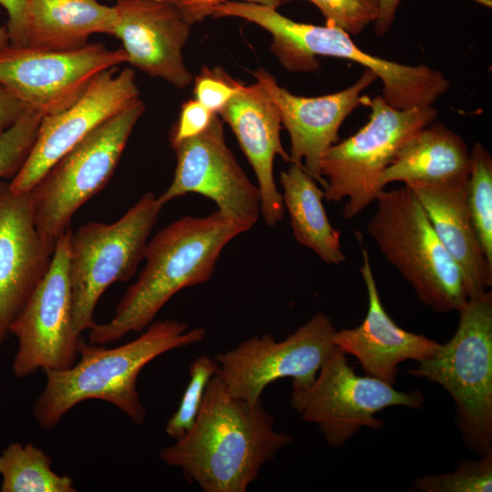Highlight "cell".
Listing matches in <instances>:
<instances>
[{"instance_id": "obj_1", "label": "cell", "mask_w": 492, "mask_h": 492, "mask_svg": "<svg viewBox=\"0 0 492 492\" xmlns=\"http://www.w3.org/2000/svg\"><path fill=\"white\" fill-rule=\"evenodd\" d=\"M273 425L261 401L232 396L216 374L192 427L159 456L204 492H245L263 465L292 443V436Z\"/></svg>"}, {"instance_id": "obj_2", "label": "cell", "mask_w": 492, "mask_h": 492, "mask_svg": "<svg viewBox=\"0 0 492 492\" xmlns=\"http://www.w3.org/2000/svg\"><path fill=\"white\" fill-rule=\"evenodd\" d=\"M251 228L220 210L185 216L160 230L146 246L145 266L119 301L114 316L89 329L90 343L103 345L144 331L180 290L208 282L225 246Z\"/></svg>"}, {"instance_id": "obj_3", "label": "cell", "mask_w": 492, "mask_h": 492, "mask_svg": "<svg viewBox=\"0 0 492 492\" xmlns=\"http://www.w3.org/2000/svg\"><path fill=\"white\" fill-rule=\"evenodd\" d=\"M203 328L189 329L177 320L152 322L136 339L106 348L80 339L78 359L70 367L46 370V384L33 405L38 425L49 430L75 405L88 399L108 402L136 425L146 420L137 388L144 366L159 355L203 341Z\"/></svg>"}, {"instance_id": "obj_4", "label": "cell", "mask_w": 492, "mask_h": 492, "mask_svg": "<svg viewBox=\"0 0 492 492\" xmlns=\"http://www.w3.org/2000/svg\"><path fill=\"white\" fill-rule=\"evenodd\" d=\"M245 18L272 35L271 49L288 71L318 69L317 56L352 60L381 78L382 97L396 109L430 107L450 86L441 72L426 66L403 65L364 52L347 32L333 25L295 22L276 8L256 4L247 7Z\"/></svg>"}, {"instance_id": "obj_5", "label": "cell", "mask_w": 492, "mask_h": 492, "mask_svg": "<svg viewBox=\"0 0 492 492\" xmlns=\"http://www.w3.org/2000/svg\"><path fill=\"white\" fill-rule=\"evenodd\" d=\"M367 233L383 256L436 313L458 311L468 299L463 274L435 232L414 192L379 190Z\"/></svg>"}, {"instance_id": "obj_6", "label": "cell", "mask_w": 492, "mask_h": 492, "mask_svg": "<svg viewBox=\"0 0 492 492\" xmlns=\"http://www.w3.org/2000/svg\"><path fill=\"white\" fill-rule=\"evenodd\" d=\"M457 312L451 339L408 372L451 395L464 443L483 456L492 453V292L469 297Z\"/></svg>"}, {"instance_id": "obj_7", "label": "cell", "mask_w": 492, "mask_h": 492, "mask_svg": "<svg viewBox=\"0 0 492 492\" xmlns=\"http://www.w3.org/2000/svg\"><path fill=\"white\" fill-rule=\"evenodd\" d=\"M162 207L148 192L115 222L92 221L72 231L69 274L73 325L78 334L95 324L94 311L104 292L136 273Z\"/></svg>"}, {"instance_id": "obj_8", "label": "cell", "mask_w": 492, "mask_h": 492, "mask_svg": "<svg viewBox=\"0 0 492 492\" xmlns=\"http://www.w3.org/2000/svg\"><path fill=\"white\" fill-rule=\"evenodd\" d=\"M138 99L109 118L58 159L30 191L36 230L52 248L75 212L108 182L129 136L143 115Z\"/></svg>"}, {"instance_id": "obj_9", "label": "cell", "mask_w": 492, "mask_h": 492, "mask_svg": "<svg viewBox=\"0 0 492 492\" xmlns=\"http://www.w3.org/2000/svg\"><path fill=\"white\" fill-rule=\"evenodd\" d=\"M368 122L354 135L333 145L323 155L321 174L327 178L324 199L347 201L345 219H353L374 201L378 180L401 146L417 130L432 124L437 111L432 107L400 110L383 97L369 99Z\"/></svg>"}, {"instance_id": "obj_10", "label": "cell", "mask_w": 492, "mask_h": 492, "mask_svg": "<svg viewBox=\"0 0 492 492\" xmlns=\"http://www.w3.org/2000/svg\"><path fill=\"white\" fill-rule=\"evenodd\" d=\"M425 402L419 390L399 391L374 376L357 374L347 354L334 346L313 384L292 388L291 405L301 418L315 424L326 443L343 446L363 427L384 425L376 413L391 406L420 409Z\"/></svg>"}, {"instance_id": "obj_11", "label": "cell", "mask_w": 492, "mask_h": 492, "mask_svg": "<svg viewBox=\"0 0 492 492\" xmlns=\"http://www.w3.org/2000/svg\"><path fill=\"white\" fill-rule=\"evenodd\" d=\"M336 331L330 317L318 313L282 341L256 335L217 354V374L232 396L251 404L279 379L292 378V388H306L335 346Z\"/></svg>"}, {"instance_id": "obj_12", "label": "cell", "mask_w": 492, "mask_h": 492, "mask_svg": "<svg viewBox=\"0 0 492 492\" xmlns=\"http://www.w3.org/2000/svg\"><path fill=\"white\" fill-rule=\"evenodd\" d=\"M67 229L56 241L48 269L10 326L18 347L12 363L14 375L25 378L43 371L65 370L78 357L80 334L73 325Z\"/></svg>"}, {"instance_id": "obj_13", "label": "cell", "mask_w": 492, "mask_h": 492, "mask_svg": "<svg viewBox=\"0 0 492 492\" xmlns=\"http://www.w3.org/2000/svg\"><path fill=\"white\" fill-rule=\"evenodd\" d=\"M127 61L122 48L101 43L64 51L9 44L0 49V83L46 117L71 107L101 73Z\"/></svg>"}, {"instance_id": "obj_14", "label": "cell", "mask_w": 492, "mask_h": 492, "mask_svg": "<svg viewBox=\"0 0 492 492\" xmlns=\"http://www.w3.org/2000/svg\"><path fill=\"white\" fill-rule=\"evenodd\" d=\"M171 147L177 165L170 185L158 197L161 205L195 193L211 200L227 216L254 226L261 215L260 191L227 146L218 113L202 133Z\"/></svg>"}, {"instance_id": "obj_15", "label": "cell", "mask_w": 492, "mask_h": 492, "mask_svg": "<svg viewBox=\"0 0 492 492\" xmlns=\"http://www.w3.org/2000/svg\"><path fill=\"white\" fill-rule=\"evenodd\" d=\"M138 99L139 91L131 68L118 71L117 67L101 73L71 107L42 118L25 162L9 183L10 190L30 192L67 152Z\"/></svg>"}, {"instance_id": "obj_16", "label": "cell", "mask_w": 492, "mask_h": 492, "mask_svg": "<svg viewBox=\"0 0 492 492\" xmlns=\"http://www.w3.org/2000/svg\"><path fill=\"white\" fill-rule=\"evenodd\" d=\"M251 74L280 111L282 125L290 136L291 163L302 166L324 189L327 182L321 174L322 158L339 142L338 131L344 119L359 105L366 106L369 98L361 93L377 78L376 75L364 68L351 87L336 93L307 97L293 95L279 86L275 77L262 68Z\"/></svg>"}, {"instance_id": "obj_17", "label": "cell", "mask_w": 492, "mask_h": 492, "mask_svg": "<svg viewBox=\"0 0 492 492\" xmlns=\"http://www.w3.org/2000/svg\"><path fill=\"white\" fill-rule=\"evenodd\" d=\"M54 248L40 236L31 192L0 182V346L46 272Z\"/></svg>"}, {"instance_id": "obj_18", "label": "cell", "mask_w": 492, "mask_h": 492, "mask_svg": "<svg viewBox=\"0 0 492 492\" xmlns=\"http://www.w3.org/2000/svg\"><path fill=\"white\" fill-rule=\"evenodd\" d=\"M118 23L114 36L123 45L128 63L178 88L192 81L182 49L190 26L179 5L156 0H116Z\"/></svg>"}, {"instance_id": "obj_19", "label": "cell", "mask_w": 492, "mask_h": 492, "mask_svg": "<svg viewBox=\"0 0 492 492\" xmlns=\"http://www.w3.org/2000/svg\"><path fill=\"white\" fill-rule=\"evenodd\" d=\"M233 131L257 177L261 214L268 226L277 225L285 214L282 193L273 177V161L279 155L291 163L282 145V119L276 104L258 83L238 82L237 90L218 112Z\"/></svg>"}, {"instance_id": "obj_20", "label": "cell", "mask_w": 492, "mask_h": 492, "mask_svg": "<svg viewBox=\"0 0 492 492\" xmlns=\"http://www.w3.org/2000/svg\"><path fill=\"white\" fill-rule=\"evenodd\" d=\"M360 272L368 295V309L361 324L336 331L334 345L354 356L367 375L395 385L398 364L431 357L439 343L398 326L384 310L372 271L367 250L362 248Z\"/></svg>"}, {"instance_id": "obj_21", "label": "cell", "mask_w": 492, "mask_h": 492, "mask_svg": "<svg viewBox=\"0 0 492 492\" xmlns=\"http://www.w3.org/2000/svg\"><path fill=\"white\" fill-rule=\"evenodd\" d=\"M468 179L410 182L435 232L458 265L469 297L492 285V264L484 255L467 205Z\"/></svg>"}, {"instance_id": "obj_22", "label": "cell", "mask_w": 492, "mask_h": 492, "mask_svg": "<svg viewBox=\"0 0 492 492\" xmlns=\"http://www.w3.org/2000/svg\"><path fill=\"white\" fill-rule=\"evenodd\" d=\"M470 151L463 138L440 122L415 132L383 171L378 187L401 181L436 183L468 179Z\"/></svg>"}, {"instance_id": "obj_23", "label": "cell", "mask_w": 492, "mask_h": 492, "mask_svg": "<svg viewBox=\"0 0 492 492\" xmlns=\"http://www.w3.org/2000/svg\"><path fill=\"white\" fill-rule=\"evenodd\" d=\"M115 6L97 0H28L27 46L46 50H74L94 34L114 36Z\"/></svg>"}, {"instance_id": "obj_24", "label": "cell", "mask_w": 492, "mask_h": 492, "mask_svg": "<svg viewBox=\"0 0 492 492\" xmlns=\"http://www.w3.org/2000/svg\"><path fill=\"white\" fill-rule=\"evenodd\" d=\"M280 182L282 202L296 241L326 263L343 262L341 232L332 226L323 202L324 190L302 166L294 163L281 172Z\"/></svg>"}, {"instance_id": "obj_25", "label": "cell", "mask_w": 492, "mask_h": 492, "mask_svg": "<svg viewBox=\"0 0 492 492\" xmlns=\"http://www.w3.org/2000/svg\"><path fill=\"white\" fill-rule=\"evenodd\" d=\"M52 460L42 449L18 442L0 454L2 492H76L73 479L52 470Z\"/></svg>"}, {"instance_id": "obj_26", "label": "cell", "mask_w": 492, "mask_h": 492, "mask_svg": "<svg viewBox=\"0 0 492 492\" xmlns=\"http://www.w3.org/2000/svg\"><path fill=\"white\" fill-rule=\"evenodd\" d=\"M467 205L484 255L492 264V158L479 142L470 151Z\"/></svg>"}, {"instance_id": "obj_27", "label": "cell", "mask_w": 492, "mask_h": 492, "mask_svg": "<svg viewBox=\"0 0 492 492\" xmlns=\"http://www.w3.org/2000/svg\"><path fill=\"white\" fill-rule=\"evenodd\" d=\"M414 487L420 492H490L492 453L477 460L465 459L452 472L418 477Z\"/></svg>"}, {"instance_id": "obj_28", "label": "cell", "mask_w": 492, "mask_h": 492, "mask_svg": "<svg viewBox=\"0 0 492 492\" xmlns=\"http://www.w3.org/2000/svg\"><path fill=\"white\" fill-rule=\"evenodd\" d=\"M219 364L206 355L197 357L190 366V380L180 403L167 422L165 431L174 441L181 438L192 427L200 412L210 378L217 374Z\"/></svg>"}, {"instance_id": "obj_29", "label": "cell", "mask_w": 492, "mask_h": 492, "mask_svg": "<svg viewBox=\"0 0 492 492\" xmlns=\"http://www.w3.org/2000/svg\"><path fill=\"white\" fill-rule=\"evenodd\" d=\"M42 118L37 111L28 108L0 134V179L15 176L20 169L34 144Z\"/></svg>"}, {"instance_id": "obj_30", "label": "cell", "mask_w": 492, "mask_h": 492, "mask_svg": "<svg viewBox=\"0 0 492 492\" xmlns=\"http://www.w3.org/2000/svg\"><path fill=\"white\" fill-rule=\"evenodd\" d=\"M316 5L326 24L338 26L349 35L361 33L378 17V0H309Z\"/></svg>"}, {"instance_id": "obj_31", "label": "cell", "mask_w": 492, "mask_h": 492, "mask_svg": "<svg viewBox=\"0 0 492 492\" xmlns=\"http://www.w3.org/2000/svg\"><path fill=\"white\" fill-rule=\"evenodd\" d=\"M238 80L220 67H204L195 77V99L213 113H218L237 90Z\"/></svg>"}, {"instance_id": "obj_32", "label": "cell", "mask_w": 492, "mask_h": 492, "mask_svg": "<svg viewBox=\"0 0 492 492\" xmlns=\"http://www.w3.org/2000/svg\"><path fill=\"white\" fill-rule=\"evenodd\" d=\"M214 114L195 98L185 101L179 119L170 130V145L202 133L210 126Z\"/></svg>"}, {"instance_id": "obj_33", "label": "cell", "mask_w": 492, "mask_h": 492, "mask_svg": "<svg viewBox=\"0 0 492 492\" xmlns=\"http://www.w3.org/2000/svg\"><path fill=\"white\" fill-rule=\"evenodd\" d=\"M27 2L28 0H0V5L8 15L6 28L12 46H27Z\"/></svg>"}, {"instance_id": "obj_34", "label": "cell", "mask_w": 492, "mask_h": 492, "mask_svg": "<svg viewBox=\"0 0 492 492\" xmlns=\"http://www.w3.org/2000/svg\"><path fill=\"white\" fill-rule=\"evenodd\" d=\"M231 0H180L179 5L185 20L193 25L203 21L211 15V8L217 5L230 2ZM242 2L253 3L277 8L285 0H242Z\"/></svg>"}, {"instance_id": "obj_35", "label": "cell", "mask_w": 492, "mask_h": 492, "mask_svg": "<svg viewBox=\"0 0 492 492\" xmlns=\"http://www.w3.org/2000/svg\"><path fill=\"white\" fill-rule=\"evenodd\" d=\"M28 108L18 97L0 83V134L13 126Z\"/></svg>"}, {"instance_id": "obj_36", "label": "cell", "mask_w": 492, "mask_h": 492, "mask_svg": "<svg viewBox=\"0 0 492 492\" xmlns=\"http://www.w3.org/2000/svg\"><path fill=\"white\" fill-rule=\"evenodd\" d=\"M401 0H378L379 13L374 22V32L377 36L385 35L395 19L397 6Z\"/></svg>"}, {"instance_id": "obj_37", "label": "cell", "mask_w": 492, "mask_h": 492, "mask_svg": "<svg viewBox=\"0 0 492 492\" xmlns=\"http://www.w3.org/2000/svg\"><path fill=\"white\" fill-rule=\"evenodd\" d=\"M10 44L6 26H0V49Z\"/></svg>"}, {"instance_id": "obj_38", "label": "cell", "mask_w": 492, "mask_h": 492, "mask_svg": "<svg viewBox=\"0 0 492 492\" xmlns=\"http://www.w3.org/2000/svg\"><path fill=\"white\" fill-rule=\"evenodd\" d=\"M156 1L168 2V3L177 5H179L180 3V0H156Z\"/></svg>"}]
</instances>
